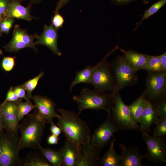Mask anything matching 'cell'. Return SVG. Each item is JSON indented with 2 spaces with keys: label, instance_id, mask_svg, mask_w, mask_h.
Listing matches in <instances>:
<instances>
[{
  "label": "cell",
  "instance_id": "obj_1",
  "mask_svg": "<svg viewBox=\"0 0 166 166\" xmlns=\"http://www.w3.org/2000/svg\"><path fill=\"white\" fill-rule=\"evenodd\" d=\"M57 110L60 115L57 118V125L61 129L66 140L81 148L82 145L91 140L92 135L88 125L74 112L64 109Z\"/></svg>",
  "mask_w": 166,
  "mask_h": 166
},
{
  "label": "cell",
  "instance_id": "obj_2",
  "mask_svg": "<svg viewBox=\"0 0 166 166\" xmlns=\"http://www.w3.org/2000/svg\"><path fill=\"white\" fill-rule=\"evenodd\" d=\"M23 119L19 124L20 151L26 148L37 149L42 138L46 123L36 111L28 114Z\"/></svg>",
  "mask_w": 166,
  "mask_h": 166
},
{
  "label": "cell",
  "instance_id": "obj_3",
  "mask_svg": "<svg viewBox=\"0 0 166 166\" xmlns=\"http://www.w3.org/2000/svg\"><path fill=\"white\" fill-rule=\"evenodd\" d=\"M73 99L77 105L78 115L82 111L88 109L102 110L108 112L111 110L114 102V96L111 93H107L86 87L82 89L79 95L73 96Z\"/></svg>",
  "mask_w": 166,
  "mask_h": 166
},
{
  "label": "cell",
  "instance_id": "obj_4",
  "mask_svg": "<svg viewBox=\"0 0 166 166\" xmlns=\"http://www.w3.org/2000/svg\"><path fill=\"white\" fill-rule=\"evenodd\" d=\"M119 48L118 45L111 51L96 65L94 66L90 84L94 89L100 92H110L113 93L116 86V81L110 63L107 59L108 56Z\"/></svg>",
  "mask_w": 166,
  "mask_h": 166
},
{
  "label": "cell",
  "instance_id": "obj_5",
  "mask_svg": "<svg viewBox=\"0 0 166 166\" xmlns=\"http://www.w3.org/2000/svg\"><path fill=\"white\" fill-rule=\"evenodd\" d=\"M116 81L113 96L123 88L131 86L138 80L137 71L132 69L124 61L123 56L119 55L110 63Z\"/></svg>",
  "mask_w": 166,
  "mask_h": 166
},
{
  "label": "cell",
  "instance_id": "obj_6",
  "mask_svg": "<svg viewBox=\"0 0 166 166\" xmlns=\"http://www.w3.org/2000/svg\"><path fill=\"white\" fill-rule=\"evenodd\" d=\"M19 139L12 134L3 132L0 133V166H19L21 160L19 156Z\"/></svg>",
  "mask_w": 166,
  "mask_h": 166
},
{
  "label": "cell",
  "instance_id": "obj_7",
  "mask_svg": "<svg viewBox=\"0 0 166 166\" xmlns=\"http://www.w3.org/2000/svg\"><path fill=\"white\" fill-rule=\"evenodd\" d=\"M113 96L114 102L111 113L118 129L140 130V126L133 120L128 106L124 104L119 93Z\"/></svg>",
  "mask_w": 166,
  "mask_h": 166
},
{
  "label": "cell",
  "instance_id": "obj_8",
  "mask_svg": "<svg viewBox=\"0 0 166 166\" xmlns=\"http://www.w3.org/2000/svg\"><path fill=\"white\" fill-rule=\"evenodd\" d=\"M146 85L143 93L152 102L166 97V72L147 71Z\"/></svg>",
  "mask_w": 166,
  "mask_h": 166
},
{
  "label": "cell",
  "instance_id": "obj_9",
  "mask_svg": "<svg viewBox=\"0 0 166 166\" xmlns=\"http://www.w3.org/2000/svg\"><path fill=\"white\" fill-rule=\"evenodd\" d=\"M142 133L147 147L144 157L153 163L166 162V140L165 138L151 136L147 132Z\"/></svg>",
  "mask_w": 166,
  "mask_h": 166
},
{
  "label": "cell",
  "instance_id": "obj_10",
  "mask_svg": "<svg viewBox=\"0 0 166 166\" xmlns=\"http://www.w3.org/2000/svg\"><path fill=\"white\" fill-rule=\"evenodd\" d=\"M119 130L112 118L111 111H109L106 119L92 135L91 141L94 146L102 150L108 144L114 134Z\"/></svg>",
  "mask_w": 166,
  "mask_h": 166
},
{
  "label": "cell",
  "instance_id": "obj_11",
  "mask_svg": "<svg viewBox=\"0 0 166 166\" xmlns=\"http://www.w3.org/2000/svg\"><path fill=\"white\" fill-rule=\"evenodd\" d=\"M37 35V34H29L26 30L22 29L18 25H15L12 39L4 48L10 52H16L26 47H30L37 51L34 42Z\"/></svg>",
  "mask_w": 166,
  "mask_h": 166
},
{
  "label": "cell",
  "instance_id": "obj_12",
  "mask_svg": "<svg viewBox=\"0 0 166 166\" xmlns=\"http://www.w3.org/2000/svg\"><path fill=\"white\" fill-rule=\"evenodd\" d=\"M19 102H7L2 106L1 121L7 132L19 139V124L17 119V111Z\"/></svg>",
  "mask_w": 166,
  "mask_h": 166
},
{
  "label": "cell",
  "instance_id": "obj_13",
  "mask_svg": "<svg viewBox=\"0 0 166 166\" xmlns=\"http://www.w3.org/2000/svg\"><path fill=\"white\" fill-rule=\"evenodd\" d=\"M39 116L46 124H50L54 118H58L59 115L55 110V102L49 97L40 95L32 96Z\"/></svg>",
  "mask_w": 166,
  "mask_h": 166
},
{
  "label": "cell",
  "instance_id": "obj_14",
  "mask_svg": "<svg viewBox=\"0 0 166 166\" xmlns=\"http://www.w3.org/2000/svg\"><path fill=\"white\" fill-rule=\"evenodd\" d=\"M101 150L92 144L91 140L82 145L77 166L99 165V159Z\"/></svg>",
  "mask_w": 166,
  "mask_h": 166
},
{
  "label": "cell",
  "instance_id": "obj_15",
  "mask_svg": "<svg viewBox=\"0 0 166 166\" xmlns=\"http://www.w3.org/2000/svg\"><path fill=\"white\" fill-rule=\"evenodd\" d=\"M57 30L51 24L49 26L45 25L42 34L37 36V40L35 44L45 45L48 47L55 55L61 56V53L57 47Z\"/></svg>",
  "mask_w": 166,
  "mask_h": 166
},
{
  "label": "cell",
  "instance_id": "obj_16",
  "mask_svg": "<svg viewBox=\"0 0 166 166\" xmlns=\"http://www.w3.org/2000/svg\"><path fill=\"white\" fill-rule=\"evenodd\" d=\"M121 150L120 155V166H145L141 164V161L144 157L137 147H129L123 144H120Z\"/></svg>",
  "mask_w": 166,
  "mask_h": 166
},
{
  "label": "cell",
  "instance_id": "obj_17",
  "mask_svg": "<svg viewBox=\"0 0 166 166\" xmlns=\"http://www.w3.org/2000/svg\"><path fill=\"white\" fill-rule=\"evenodd\" d=\"M159 118L153 102L146 98V104L139 122L141 133L149 132L152 125L155 124Z\"/></svg>",
  "mask_w": 166,
  "mask_h": 166
},
{
  "label": "cell",
  "instance_id": "obj_18",
  "mask_svg": "<svg viewBox=\"0 0 166 166\" xmlns=\"http://www.w3.org/2000/svg\"><path fill=\"white\" fill-rule=\"evenodd\" d=\"M80 149L75 144L66 140L63 146L58 151L63 166H77Z\"/></svg>",
  "mask_w": 166,
  "mask_h": 166
},
{
  "label": "cell",
  "instance_id": "obj_19",
  "mask_svg": "<svg viewBox=\"0 0 166 166\" xmlns=\"http://www.w3.org/2000/svg\"><path fill=\"white\" fill-rule=\"evenodd\" d=\"M119 48L124 53L123 57L124 61L132 69L137 71L139 70H146L147 58L145 54L130 49L125 51Z\"/></svg>",
  "mask_w": 166,
  "mask_h": 166
},
{
  "label": "cell",
  "instance_id": "obj_20",
  "mask_svg": "<svg viewBox=\"0 0 166 166\" xmlns=\"http://www.w3.org/2000/svg\"><path fill=\"white\" fill-rule=\"evenodd\" d=\"M31 6L24 7L21 2H11L6 10L3 17H10L30 21L34 18L30 13Z\"/></svg>",
  "mask_w": 166,
  "mask_h": 166
},
{
  "label": "cell",
  "instance_id": "obj_21",
  "mask_svg": "<svg viewBox=\"0 0 166 166\" xmlns=\"http://www.w3.org/2000/svg\"><path fill=\"white\" fill-rule=\"evenodd\" d=\"M43 154L36 152L28 153L21 159L19 166H52Z\"/></svg>",
  "mask_w": 166,
  "mask_h": 166
},
{
  "label": "cell",
  "instance_id": "obj_22",
  "mask_svg": "<svg viewBox=\"0 0 166 166\" xmlns=\"http://www.w3.org/2000/svg\"><path fill=\"white\" fill-rule=\"evenodd\" d=\"M115 140L114 138L111 141L109 149L99 161V165L120 166V156L117 153L114 147Z\"/></svg>",
  "mask_w": 166,
  "mask_h": 166
},
{
  "label": "cell",
  "instance_id": "obj_23",
  "mask_svg": "<svg viewBox=\"0 0 166 166\" xmlns=\"http://www.w3.org/2000/svg\"><path fill=\"white\" fill-rule=\"evenodd\" d=\"M146 98L143 92L133 103L128 106L132 117L136 123L139 122L146 104Z\"/></svg>",
  "mask_w": 166,
  "mask_h": 166
},
{
  "label": "cell",
  "instance_id": "obj_24",
  "mask_svg": "<svg viewBox=\"0 0 166 166\" xmlns=\"http://www.w3.org/2000/svg\"><path fill=\"white\" fill-rule=\"evenodd\" d=\"M94 66L89 65L83 69L77 71L74 80L70 85V89L72 91L73 87L77 85L84 83L90 84L91 80Z\"/></svg>",
  "mask_w": 166,
  "mask_h": 166
},
{
  "label": "cell",
  "instance_id": "obj_25",
  "mask_svg": "<svg viewBox=\"0 0 166 166\" xmlns=\"http://www.w3.org/2000/svg\"><path fill=\"white\" fill-rule=\"evenodd\" d=\"M46 160L54 166H63L61 159L58 151L49 147L44 148L39 145L37 148Z\"/></svg>",
  "mask_w": 166,
  "mask_h": 166
},
{
  "label": "cell",
  "instance_id": "obj_26",
  "mask_svg": "<svg viewBox=\"0 0 166 166\" xmlns=\"http://www.w3.org/2000/svg\"><path fill=\"white\" fill-rule=\"evenodd\" d=\"M166 3V0H160L153 3L148 9L145 10L141 20L136 24V26L134 31L137 29L138 26L142 24L144 20L146 19H148L150 16L155 14L164 6Z\"/></svg>",
  "mask_w": 166,
  "mask_h": 166
},
{
  "label": "cell",
  "instance_id": "obj_27",
  "mask_svg": "<svg viewBox=\"0 0 166 166\" xmlns=\"http://www.w3.org/2000/svg\"><path fill=\"white\" fill-rule=\"evenodd\" d=\"M36 108L30 101H26L22 102V101L19 103L17 111V119L19 122L24 118V116L27 115L33 109Z\"/></svg>",
  "mask_w": 166,
  "mask_h": 166
},
{
  "label": "cell",
  "instance_id": "obj_28",
  "mask_svg": "<svg viewBox=\"0 0 166 166\" xmlns=\"http://www.w3.org/2000/svg\"><path fill=\"white\" fill-rule=\"evenodd\" d=\"M44 75V72L42 71L38 76L27 81L23 84V85L26 91L27 97L29 100L32 99V92L37 86L40 79L43 77Z\"/></svg>",
  "mask_w": 166,
  "mask_h": 166
},
{
  "label": "cell",
  "instance_id": "obj_29",
  "mask_svg": "<svg viewBox=\"0 0 166 166\" xmlns=\"http://www.w3.org/2000/svg\"><path fill=\"white\" fill-rule=\"evenodd\" d=\"M147 58L146 70L150 72H162L158 56H154L145 54Z\"/></svg>",
  "mask_w": 166,
  "mask_h": 166
},
{
  "label": "cell",
  "instance_id": "obj_30",
  "mask_svg": "<svg viewBox=\"0 0 166 166\" xmlns=\"http://www.w3.org/2000/svg\"><path fill=\"white\" fill-rule=\"evenodd\" d=\"M155 124L153 136L165 138L166 135V117H159Z\"/></svg>",
  "mask_w": 166,
  "mask_h": 166
},
{
  "label": "cell",
  "instance_id": "obj_31",
  "mask_svg": "<svg viewBox=\"0 0 166 166\" xmlns=\"http://www.w3.org/2000/svg\"><path fill=\"white\" fill-rule=\"evenodd\" d=\"M14 22V18L10 17H3L0 23V31L8 34Z\"/></svg>",
  "mask_w": 166,
  "mask_h": 166
},
{
  "label": "cell",
  "instance_id": "obj_32",
  "mask_svg": "<svg viewBox=\"0 0 166 166\" xmlns=\"http://www.w3.org/2000/svg\"><path fill=\"white\" fill-rule=\"evenodd\" d=\"M153 102L159 117H166V97Z\"/></svg>",
  "mask_w": 166,
  "mask_h": 166
},
{
  "label": "cell",
  "instance_id": "obj_33",
  "mask_svg": "<svg viewBox=\"0 0 166 166\" xmlns=\"http://www.w3.org/2000/svg\"><path fill=\"white\" fill-rule=\"evenodd\" d=\"M15 57H4L2 62V67L6 71H10L14 68L15 65Z\"/></svg>",
  "mask_w": 166,
  "mask_h": 166
},
{
  "label": "cell",
  "instance_id": "obj_34",
  "mask_svg": "<svg viewBox=\"0 0 166 166\" xmlns=\"http://www.w3.org/2000/svg\"><path fill=\"white\" fill-rule=\"evenodd\" d=\"M64 22L63 17L58 12H55V14L51 20V25L56 29L58 30L63 26Z\"/></svg>",
  "mask_w": 166,
  "mask_h": 166
},
{
  "label": "cell",
  "instance_id": "obj_35",
  "mask_svg": "<svg viewBox=\"0 0 166 166\" xmlns=\"http://www.w3.org/2000/svg\"><path fill=\"white\" fill-rule=\"evenodd\" d=\"M22 99L19 98L17 94L14 92L13 88L11 87L9 90L5 100L2 103L7 102H19L22 101Z\"/></svg>",
  "mask_w": 166,
  "mask_h": 166
},
{
  "label": "cell",
  "instance_id": "obj_36",
  "mask_svg": "<svg viewBox=\"0 0 166 166\" xmlns=\"http://www.w3.org/2000/svg\"><path fill=\"white\" fill-rule=\"evenodd\" d=\"M14 92L19 98L24 99L27 101H30L28 99L26 93L25 89L23 85L17 86L13 88Z\"/></svg>",
  "mask_w": 166,
  "mask_h": 166
},
{
  "label": "cell",
  "instance_id": "obj_37",
  "mask_svg": "<svg viewBox=\"0 0 166 166\" xmlns=\"http://www.w3.org/2000/svg\"><path fill=\"white\" fill-rule=\"evenodd\" d=\"M11 2L10 0H0V14L3 17Z\"/></svg>",
  "mask_w": 166,
  "mask_h": 166
},
{
  "label": "cell",
  "instance_id": "obj_38",
  "mask_svg": "<svg viewBox=\"0 0 166 166\" xmlns=\"http://www.w3.org/2000/svg\"><path fill=\"white\" fill-rule=\"evenodd\" d=\"M50 131L52 134L57 136H59L62 132L61 129L57 125H56L52 121L50 123Z\"/></svg>",
  "mask_w": 166,
  "mask_h": 166
},
{
  "label": "cell",
  "instance_id": "obj_39",
  "mask_svg": "<svg viewBox=\"0 0 166 166\" xmlns=\"http://www.w3.org/2000/svg\"><path fill=\"white\" fill-rule=\"evenodd\" d=\"M162 72H166V52L158 56Z\"/></svg>",
  "mask_w": 166,
  "mask_h": 166
},
{
  "label": "cell",
  "instance_id": "obj_40",
  "mask_svg": "<svg viewBox=\"0 0 166 166\" xmlns=\"http://www.w3.org/2000/svg\"><path fill=\"white\" fill-rule=\"evenodd\" d=\"M58 136L52 134L48 137L47 142L49 145L57 144H58Z\"/></svg>",
  "mask_w": 166,
  "mask_h": 166
},
{
  "label": "cell",
  "instance_id": "obj_41",
  "mask_svg": "<svg viewBox=\"0 0 166 166\" xmlns=\"http://www.w3.org/2000/svg\"><path fill=\"white\" fill-rule=\"evenodd\" d=\"M70 0H58L54 12H58L59 10L66 5Z\"/></svg>",
  "mask_w": 166,
  "mask_h": 166
},
{
  "label": "cell",
  "instance_id": "obj_42",
  "mask_svg": "<svg viewBox=\"0 0 166 166\" xmlns=\"http://www.w3.org/2000/svg\"><path fill=\"white\" fill-rule=\"evenodd\" d=\"M136 0H111L112 3L119 6L123 5L129 4Z\"/></svg>",
  "mask_w": 166,
  "mask_h": 166
},
{
  "label": "cell",
  "instance_id": "obj_43",
  "mask_svg": "<svg viewBox=\"0 0 166 166\" xmlns=\"http://www.w3.org/2000/svg\"><path fill=\"white\" fill-rule=\"evenodd\" d=\"M4 129H5L4 126L2 121H0V133L3 132Z\"/></svg>",
  "mask_w": 166,
  "mask_h": 166
},
{
  "label": "cell",
  "instance_id": "obj_44",
  "mask_svg": "<svg viewBox=\"0 0 166 166\" xmlns=\"http://www.w3.org/2000/svg\"><path fill=\"white\" fill-rule=\"evenodd\" d=\"M42 0H30L31 3L33 4L38 3L40 2Z\"/></svg>",
  "mask_w": 166,
  "mask_h": 166
},
{
  "label": "cell",
  "instance_id": "obj_45",
  "mask_svg": "<svg viewBox=\"0 0 166 166\" xmlns=\"http://www.w3.org/2000/svg\"><path fill=\"white\" fill-rule=\"evenodd\" d=\"M2 104L0 105V121H1L2 115Z\"/></svg>",
  "mask_w": 166,
  "mask_h": 166
},
{
  "label": "cell",
  "instance_id": "obj_46",
  "mask_svg": "<svg viewBox=\"0 0 166 166\" xmlns=\"http://www.w3.org/2000/svg\"><path fill=\"white\" fill-rule=\"evenodd\" d=\"M143 3L144 4H146L148 3V0H142Z\"/></svg>",
  "mask_w": 166,
  "mask_h": 166
},
{
  "label": "cell",
  "instance_id": "obj_47",
  "mask_svg": "<svg viewBox=\"0 0 166 166\" xmlns=\"http://www.w3.org/2000/svg\"><path fill=\"white\" fill-rule=\"evenodd\" d=\"M12 2H21L22 1L24 0H10Z\"/></svg>",
  "mask_w": 166,
  "mask_h": 166
},
{
  "label": "cell",
  "instance_id": "obj_48",
  "mask_svg": "<svg viewBox=\"0 0 166 166\" xmlns=\"http://www.w3.org/2000/svg\"><path fill=\"white\" fill-rule=\"evenodd\" d=\"M3 17L0 14V23L2 19L3 18Z\"/></svg>",
  "mask_w": 166,
  "mask_h": 166
},
{
  "label": "cell",
  "instance_id": "obj_49",
  "mask_svg": "<svg viewBox=\"0 0 166 166\" xmlns=\"http://www.w3.org/2000/svg\"><path fill=\"white\" fill-rule=\"evenodd\" d=\"M1 151H2V148L1 145H0V154L1 153Z\"/></svg>",
  "mask_w": 166,
  "mask_h": 166
},
{
  "label": "cell",
  "instance_id": "obj_50",
  "mask_svg": "<svg viewBox=\"0 0 166 166\" xmlns=\"http://www.w3.org/2000/svg\"><path fill=\"white\" fill-rule=\"evenodd\" d=\"M2 33L0 31V36L2 35Z\"/></svg>",
  "mask_w": 166,
  "mask_h": 166
}]
</instances>
